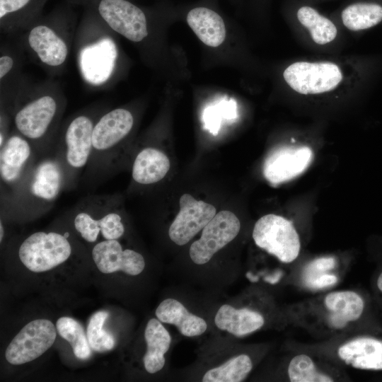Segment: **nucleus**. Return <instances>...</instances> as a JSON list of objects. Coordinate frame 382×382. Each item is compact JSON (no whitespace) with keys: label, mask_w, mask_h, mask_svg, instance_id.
Returning a JSON list of instances; mask_svg holds the SVG:
<instances>
[{"label":"nucleus","mask_w":382,"mask_h":382,"mask_svg":"<svg viewBox=\"0 0 382 382\" xmlns=\"http://www.w3.org/2000/svg\"><path fill=\"white\" fill-rule=\"evenodd\" d=\"M366 307L357 291L331 289L292 303L286 313L293 325L324 341L357 328Z\"/></svg>","instance_id":"obj_1"},{"label":"nucleus","mask_w":382,"mask_h":382,"mask_svg":"<svg viewBox=\"0 0 382 382\" xmlns=\"http://www.w3.org/2000/svg\"><path fill=\"white\" fill-rule=\"evenodd\" d=\"M6 104L4 110L12 120L13 129L33 144L40 156L50 154L66 107L59 89L48 85L21 86Z\"/></svg>","instance_id":"obj_2"},{"label":"nucleus","mask_w":382,"mask_h":382,"mask_svg":"<svg viewBox=\"0 0 382 382\" xmlns=\"http://www.w3.org/2000/svg\"><path fill=\"white\" fill-rule=\"evenodd\" d=\"M64 190L63 170L50 152L39 156L18 186L1 196V209L13 216H37L50 209Z\"/></svg>","instance_id":"obj_3"},{"label":"nucleus","mask_w":382,"mask_h":382,"mask_svg":"<svg viewBox=\"0 0 382 382\" xmlns=\"http://www.w3.org/2000/svg\"><path fill=\"white\" fill-rule=\"evenodd\" d=\"M134 125V115L127 108H116L100 115L93 127L92 153L83 176L86 184L97 185L119 168Z\"/></svg>","instance_id":"obj_4"},{"label":"nucleus","mask_w":382,"mask_h":382,"mask_svg":"<svg viewBox=\"0 0 382 382\" xmlns=\"http://www.w3.org/2000/svg\"><path fill=\"white\" fill-rule=\"evenodd\" d=\"M101 112L83 111L60 126L52 153L63 170L65 190L76 187L92 153L93 130Z\"/></svg>","instance_id":"obj_5"},{"label":"nucleus","mask_w":382,"mask_h":382,"mask_svg":"<svg viewBox=\"0 0 382 382\" xmlns=\"http://www.w3.org/2000/svg\"><path fill=\"white\" fill-rule=\"evenodd\" d=\"M71 209L75 230L88 243H96L100 236L103 241L118 240L125 233L122 201L117 195H89Z\"/></svg>","instance_id":"obj_6"},{"label":"nucleus","mask_w":382,"mask_h":382,"mask_svg":"<svg viewBox=\"0 0 382 382\" xmlns=\"http://www.w3.org/2000/svg\"><path fill=\"white\" fill-rule=\"evenodd\" d=\"M71 12L56 10L47 16L42 15L23 32V41L30 52L43 65L57 69L66 62L70 50ZM21 31V32H22Z\"/></svg>","instance_id":"obj_7"},{"label":"nucleus","mask_w":382,"mask_h":382,"mask_svg":"<svg viewBox=\"0 0 382 382\" xmlns=\"http://www.w3.org/2000/svg\"><path fill=\"white\" fill-rule=\"evenodd\" d=\"M303 347L342 369L382 371V340L360 332L357 328Z\"/></svg>","instance_id":"obj_8"},{"label":"nucleus","mask_w":382,"mask_h":382,"mask_svg":"<svg viewBox=\"0 0 382 382\" xmlns=\"http://www.w3.org/2000/svg\"><path fill=\"white\" fill-rule=\"evenodd\" d=\"M252 236L255 245L285 265L294 264L301 250V241L294 224L274 214L260 217Z\"/></svg>","instance_id":"obj_9"},{"label":"nucleus","mask_w":382,"mask_h":382,"mask_svg":"<svg viewBox=\"0 0 382 382\" xmlns=\"http://www.w3.org/2000/svg\"><path fill=\"white\" fill-rule=\"evenodd\" d=\"M283 78L295 92L314 96L337 89L345 82L346 76L345 71L335 62L299 61L284 69Z\"/></svg>","instance_id":"obj_10"},{"label":"nucleus","mask_w":382,"mask_h":382,"mask_svg":"<svg viewBox=\"0 0 382 382\" xmlns=\"http://www.w3.org/2000/svg\"><path fill=\"white\" fill-rule=\"evenodd\" d=\"M69 232H35L27 237L18 248L21 262L29 270L42 272L50 270L66 261L72 248L68 240Z\"/></svg>","instance_id":"obj_11"},{"label":"nucleus","mask_w":382,"mask_h":382,"mask_svg":"<svg viewBox=\"0 0 382 382\" xmlns=\"http://www.w3.org/2000/svg\"><path fill=\"white\" fill-rule=\"evenodd\" d=\"M40 156L33 144L13 129L0 146L1 196L15 189Z\"/></svg>","instance_id":"obj_12"},{"label":"nucleus","mask_w":382,"mask_h":382,"mask_svg":"<svg viewBox=\"0 0 382 382\" xmlns=\"http://www.w3.org/2000/svg\"><path fill=\"white\" fill-rule=\"evenodd\" d=\"M56 337V329L50 320H33L24 326L8 345L6 359L13 365L30 362L50 348Z\"/></svg>","instance_id":"obj_13"},{"label":"nucleus","mask_w":382,"mask_h":382,"mask_svg":"<svg viewBox=\"0 0 382 382\" xmlns=\"http://www.w3.org/2000/svg\"><path fill=\"white\" fill-rule=\"evenodd\" d=\"M241 230V222L232 212L222 210L202 229L199 239L192 243L190 257L197 265L208 262L214 255L232 241Z\"/></svg>","instance_id":"obj_14"},{"label":"nucleus","mask_w":382,"mask_h":382,"mask_svg":"<svg viewBox=\"0 0 382 382\" xmlns=\"http://www.w3.org/2000/svg\"><path fill=\"white\" fill-rule=\"evenodd\" d=\"M345 267L335 255L318 256L292 270V284L316 294L329 291L343 278Z\"/></svg>","instance_id":"obj_15"},{"label":"nucleus","mask_w":382,"mask_h":382,"mask_svg":"<svg viewBox=\"0 0 382 382\" xmlns=\"http://www.w3.org/2000/svg\"><path fill=\"white\" fill-rule=\"evenodd\" d=\"M180 211L168 229L170 240L178 245L190 241L216 214L212 204L197 200L190 194H183L179 199Z\"/></svg>","instance_id":"obj_16"},{"label":"nucleus","mask_w":382,"mask_h":382,"mask_svg":"<svg viewBox=\"0 0 382 382\" xmlns=\"http://www.w3.org/2000/svg\"><path fill=\"white\" fill-rule=\"evenodd\" d=\"M296 352L286 366L291 382H335L349 381L345 369L307 349Z\"/></svg>","instance_id":"obj_17"},{"label":"nucleus","mask_w":382,"mask_h":382,"mask_svg":"<svg viewBox=\"0 0 382 382\" xmlns=\"http://www.w3.org/2000/svg\"><path fill=\"white\" fill-rule=\"evenodd\" d=\"M313 151L308 146H282L267 157L263 166L266 180L278 185L296 177L310 165Z\"/></svg>","instance_id":"obj_18"},{"label":"nucleus","mask_w":382,"mask_h":382,"mask_svg":"<svg viewBox=\"0 0 382 382\" xmlns=\"http://www.w3.org/2000/svg\"><path fill=\"white\" fill-rule=\"evenodd\" d=\"M92 257L98 269L109 274L122 271L127 274H139L144 269V257L131 249L123 250L117 240L102 241L92 249Z\"/></svg>","instance_id":"obj_19"},{"label":"nucleus","mask_w":382,"mask_h":382,"mask_svg":"<svg viewBox=\"0 0 382 382\" xmlns=\"http://www.w3.org/2000/svg\"><path fill=\"white\" fill-rule=\"evenodd\" d=\"M214 323L219 329L236 337H243L262 328L266 318L258 310L249 307L237 308L224 304L219 308Z\"/></svg>","instance_id":"obj_20"},{"label":"nucleus","mask_w":382,"mask_h":382,"mask_svg":"<svg viewBox=\"0 0 382 382\" xmlns=\"http://www.w3.org/2000/svg\"><path fill=\"white\" fill-rule=\"evenodd\" d=\"M47 0H0V25L8 33L21 32L42 14Z\"/></svg>","instance_id":"obj_21"},{"label":"nucleus","mask_w":382,"mask_h":382,"mask_svg":"<svg viewBox=\"0 0 382 382\" xmlns=\"http://www.w3.org/2000/svg\"><path fill=\"white\" fill-rule=\"evenodd\" d=\"M170 167V160L163 151L146 146L141 149L134 159L132 178L137 184L152 185L163 179Z\"/></svg>","instance_id":"obj_22"},{"label":"nucleus","mask_w":382,"mask_h":382,"mask_svg":"<svg viewBox=\"0 0 382 382\" xmlns=\"http://www.w3.org/2000/svg\"><path fill=\"white\" fill-rule=\"evenodd\" d=\"M157 318L162 323L173 324L184 336L194 337L203 334L207 328L206 321L189 312L178 300L166 299L156 310Z\"/></svg>","instance_id":"obj_23"},{"label":"nucleus","mask_w":382,"mask_h":382,"mask_svg":"<svg viewBox=\"0 0 382 382\" xmlns=\"http://www.w3.org/2000/svg\"><path fill=\"white\" fill-rule=\"evenodd\" d=\"M187 22L199 40L205 45L216 47L225 40L226 28L222 18L213 10L205 7L189 11Z\"/></svg>","instance_id":"obj_24"},{"label":"nucleus","mask_w":382,"mask_h":382,"mask_svg":"<svg viewBox=\"0 0 382 382\" xmlns=\"http://www.w3.org/2000/svg\"><path fill=\"white\" fill-rule=\"evenodd\" d=\"M146 352L143 358L147 372L155 374L163 369L166 359L164 354L168 351L171 337L159 320L151 318L144 331Z\"/></svg>","instance_id":"obj_25"},{"label":"nucleus","mask_w":382,"mask_h":382,"mask_svg":"<svg viewBox=\"0 0 382 382\" xmlns=\"http://www.w3.org/2000/svg\"><path fill=\"white\" fill-rule=\"evenodd\" d=\"M297 18L308 30L312 40L318 45L330 43L337 35L335 25L312 7H301L297 11Z\"/></svg>","instance_id":"obj_26"},{"label":"nucleus","mask_w":382,"mask_h":382,"mask_svg":"<svg viewBox=\"0 0 382 382\" xmlns=\"http://www.w3.org/2000/svg\"><path fill=\"white\" fill-rule=\"evenodd\" d=\"M344 25L352 31L371 28L382 21V6L373 3H356L342 12Z\"/></svg>","instance_id":"obj_27"},{"label":"nucleus","mask_w":382,"mask_h":382,"mask_svg":"<svg viewBox=\"0 0 382 382\" xmlns=\"http://www.w3.org/2000/svg\"><path fill=\"white\" fill-rule=\"evenodd\" d=\"M253 367L251 357L247 354H241L207 371L202 377V381L241 382L248 376Z\"/></svg>","instance_id":"obj_28"},{"label":"nucleus","mask_w":382,"mask_h":382,"mask_svg":"<svg viewBox=\"0 0 382 382\" xmlns=\"http://www.w3.org/2000/svg\"><path fill=\"white\" fill-rule=\"evenodd\" d=\"M56 328L59 335L69 342L76 358L86 360L91 356L87 335L78 321L69 317H62L57 320Z\"/></svg>","instance_id":"obj_29"},{"label":"nucleus","mask_w":382,"mask_h":382,"mask_svg":"<svg viewBox=\"0 0 382 382\" xmlns=\"http://www.w3.org/2000/svg\"><path fill=\"white\" fill-rule=\"evenodd\" d=\"M109 313L100 311L95 313L90 318L87 326V337L92 349L97 352L111 350L115 345L113 335L103 329Z\"/></svg>","instance_id":"obj_30"},{"label":"nucleus","mask_w":382,"mask_h":382,"mask_svg":"<svg viewBox=\"0 0 382 382\" xmlns=\"http://www.w3.org/2000/svg\"><path fill=\"white\" fill-rule=\"evenodd\" d=\"M20 71V64L18 57L10 52L4 51L0 56V82L1 89L8 83L10 86L11 80H13V76H18Z\"/></svg>","instance_id":"obj_31"},{"label":"nucleus","mask_w":382,"mask_h":382,"mask_svg":"<svg viewBox=\"0 0 382 382\" xmlns=\"http://www.w3.org/2000/svg\"><path fill=\"white\" fill-rule=\"evenodd\" d=\"M376 288L382 294V272H381L376 281Z\"/></svg>","instance_id":"obj_32"},{"label":"nucleus","mask_w":382,"mask_h":382,"mask_svg":"<svg viewBox=\"0 0 382 382\" xmlns=\"http://www.w3.org/2000/svg\"><path fill=\"white\" fill-rule=\"evenodd\" d=\"M4 235V226L2 224V220L1 219L0 220V241L1 243L2 242Z\"/></svg>","instance_id":"obj_33"}]
</instances>
